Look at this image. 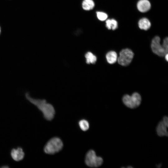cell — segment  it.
Returning a JSON list of instances; mask_svg holds the SVG:
<instances>
[{"mask_svg": "<svg viewBox=\"0 0 168 168\" xmlns=\"http://www.w3.org/2000/svg\"><path fill=\"white\" fill-rule=\"evenodd\" d=\"M25 96L29 102L36 106L41 112L46 120L50 121L54 118L55 114V109L53 106L47 103L46 100L32 98L28 92L25 93Z\"/></svg>", "mask_w": 168, "mask_h": 168, "instance_id": "1", "label": "cell"}, {"mask_svg": "<svg viewBox=\"0 0 168 168\" xmlns=\"http://www.w3.org/2000/svg\"><path fill=\"white\" fill-rule=\"evenodd\" d=\"M63 147V142L61 139L55 137L48 141L44 147V151L46 154L52 155L61 151Z\"/></svg>", "mask_w": 168, "mask_h": 168, "instance_id": "2", "label": "cell"}, {"mask_svg": "<svg viewBox=\"0 0 168 168\" xmlns=\"http://www.w3.org/2000/svg\"><path fill=\"white\" fill-rule=\"evenodd\" d=\"M103 162L102 158L97 156L94 150H90L86 153L85 162L87 166L91 167H98L102 164Z\"/></svg>", "mask_w": 168, "mask_h": 168, "instance_id": "3", "label": "cell"}, {"mask_svg": "<svg viewBox=\"0 0 168 168\" xmlns=\"http://www.w3.org/2000/svg\"><path fill=\"white\" fill-rule=\"evenodd\" d=\"M123 103L128 107L134 109L138 107L140 105L141 101V97L137 92L133 93L131 96L128 95H124L122 98Z\"/></svg>", "mask_w": 168, "mask_h": 168, "instance_id": "4", "label": "cell"}, {"mask_svg": "<svg viewBox=\"0 0 168 168\" xmlns=\"http://www.w3.org/2000/svg\"><path fill=\"white\" fill-rule=\"evenodd\" d=\"M134 53L131 50L127 48L122 49L119 53L118 58V63L123 66H127L131 62Z\"/></svg>", "mask_w": 168, "mask_h": 168, "instance_id": "5", "label": "cell"}, {"mask_svg": "<svg viewBox=\"0 0 168 168\" xmlns=\"http://www.w3.org/2000/svg\"><path fill=\"white\" fill-rule=\"evenodd\" d=\"M160 39L158 36H155L152 40L151 47L152 52L160 57H163L168 54V51L166 50L163 45L160 44Z\"/></svg>", "mask_w": 168, "mask_h": 168, "instance_id": "6", "label": "cell"}, {"mask_svg": "<svg viewBox=\"0 0 168 168\" xmlns=\"http://www.w3.org/2000/svg\"><path fill=\"white\" fill-rule=\"evenodd\" d=\"M10 154L12 158L17 161L22 160L25 156V153L22 148L20 147L12 149Z\"/></svg>", "mask_w": 168, "mask_h": 168, "instance_id": "7", "label": "cell"}, {"mask_svg": "<svg viewBox=\"0 0 168 168\" xmlns=\"http://www.w3.org/2000/svg\"><path fill=\"white\" fill-rule=\"evenodd\" d=\"M168 127V125L166 124L163 120L160 121L156 128V132L157 135L160 137L167 136L168 135L167 131Z\"/></svg>", "mask_w": 168, "mask_h": 168, "instance_id": "8", "label": "cell"}, {"mask_svg": "<svg viewBox=\"0 0 168 168\" xmlns=\"http://www.w3.org/2000/svg\"><path fill=\"white\" fill-rule=\"evenodd\" d=\"M151 7L150 3L148 0H140L137 4L138 10L142 12H147L150 9Z\"/></svg>", "mask_w": 168, "mask_h": 168, "instance_id": "9", "label": "cell"}, {"mask_svg": "<svg viewBox=\"0 0 168 168\" xmlns=\"http://www.w3.org/2000/svg\"><path fill=\"white\" fill-rule=\"evenodd\" d=\"M139 28L142 30H147L151 27V24L147 18L141 19L138 23Z\"/></svg>", "mask_w": 168, "mask_h": 168, "instance_id": "10", "label": "cell"}, {"mask_svg": "<svg viewBox=\"0 0 168 168\" xmlns=\"http://www.w3.org/2000/svg\"><path fill=\"white\" fill-rule=\"evenodd\" d=\"M106 58L107 62L110 64L114 63L117 59V55L116 53L113 51L108 52L106 55Z\"/></svg>", "mask_w": 168, "mask_h": 168, "instance_id": "11", "label": "cell"}, {"mask_svg": "<svg viewBox=\"0 0 168 168\" xmlns=\"http://www.w3.org/2000/svg\"><path fill=\"white\" fill-rule=\"evenodd\" d=\"M86 63L88 64H95L97 60L96 55L91 52H87L85 55Z\"/></svg>", "mask_w": 168, "mask_h": 168, "instance_id": "12", "label": "cell"}, {"mask_svg": "<svg viewBox=\"0 0 168 168\" xmlns=\"http://www.w3.org/2000/svg\"><path fill=\"white\" fill-rule=\"evenodd\" d=\"M106 26L108 29L114 30L118 27V23L115 20L112 19H108L106 21Z\"/></svg>", "mask_w": 168, "mask_h": 168, "instance_id": "13", "label": "cell"}, {"mask_svg": "<svg viewBox=\"0 0 168 168\" xmlns=\"http://www.w3.org/2000/svg\"><path fill=\"white\" fill-rule=\"evenodd\" d=\"M94 5V3L92 0H84L82 3V8L86 10L92 9Z\"/></svg>", "mask_w": 168, "mask_h": 168, "instance_id": "14", "label": "cell"}, {"mask_svg": "<svg viewBox=\"0 0 168 168\" xmlns=\"http://www.w3.org/2000/svg\"><path fill=\"white\" fill-rule=\"evenodd\" d=\"M78 125L80 129L83 131L87 130L89 128L88 122L85 119L80 120L78 122Z\"/></svg>", "mask_w": 168, "mask_h": 168, "instance_id": "15", "label": "cell"}, {"mask_svg": "<svg viewBox=\"0 0 168 168\" xmlns=\"http://www.w3.org/2000/svg\"><path fill=\"white\" fill-rule=\"evenodd\" d=\"M96 14L98 18L101 21L106 20L108 17L107 15L104 12H96Z\"/></svg>", "mask_w": 168, "mask_h": 168, "instance_id": "16", "label": "cell"}, {"mask_svg": "<svg viewBox=\"0 0 168 168\" xmlns=\"http://www.w3.org/2000/svg\"><path fill=\"white\" fill-rule=\"evenodd\" d=\"M162 120L166 124L168 125V118L167 116H164Z\"/></svg>", "mask_w": 168, "mask_h": 168, "instance_id": "17", "label": "cell"}, {"mask_svg": "<svg viewBox=\"0 0 168 168\" xmlns=\"http://www.w3.org/2000/svg\"><path fill=\"white\" fill-rule=\"evenodd\" d=\"M165 58L166 59V60L167 61H168V54H166L165 56Z\"/></svg>", "mask_w": 168, "mask_h": 168, "instance_id": "18", "label": "cell"}, {"mask_svg": "<svg viewBox=\"0 0 168 168\" xmlns=\"http://www.w3.org/2000/svg\"><path fill=\"white\" fill-rule=\"evenodd\" d=\"M0 33H1V29H0Z\"/></svg>", "mask_w": 168, "mask_h": 168, "instance_id": "19", "label": "cell"}]
</instances>
